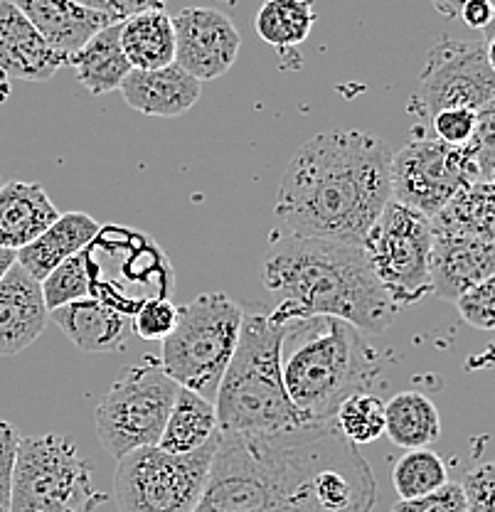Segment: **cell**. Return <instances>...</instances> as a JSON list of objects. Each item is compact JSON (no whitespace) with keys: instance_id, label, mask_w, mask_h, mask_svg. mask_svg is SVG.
Returning <instances> with one entry per match:
<instances>
[{"instance_id":"obj_23","label":"cell","mask_w":495,"mask_h":512,"mask_svg":"<svg viewBox=\"0 0 495 512\" xmlns=\"http://www.w3.org/2000/svg\"><path fill=\"white\" fill-rule=\"evenodd\" d=\"M119 42L131 69H161L175 62L173 18L163 8L126 15L121 20Z\"/></svg>"},{"instance_id":"obj_27","label":"cell","mask_w":495,"mask_h":512,"mask_svg":"<svg viewBox=\"0 0 495 512\" xmlns=\"http://www.w3.org/2000/svg\"><path fill=\"white\" fill-rule=\"evenodd\" d=\"M316 23L313 0H264L254 18V30L279 52L296 50L308 40Z\"/></svg>"},{"instance_id":"obj_9","label":"cell","mask_w":495,"mask_h":512,"mask_svg":"<svg viewBox=\"0 0 495 512\" xmlns=\"http://www.w3.org/2000/svg\"><path fill=\"white\" fill-rule=\"evenodd\" d=\"M220 436V434H217ZM217 436L190 453L143 446L116 463L114 495L121 512H195L205 493Z\"/></svg>"},{"instance_id":"obj_2","label":"cell","mask_w":495,"mask_h":512,"mask_svg":"<svg viewBox=\"0 0 495 512\" xmlns=\"http://www.w3.org/2000/svg\"><path fill=\"white\" fill-rule=\"evenodd\" d=\"M392 148L372 133L333 128L308 138L276 192L274 237L355 244L392 200Z\"/></svg>"},{"instance_id":"obj_10","label":"cell","mask_w":495,"mask_h":512,"mask_svg":"<svg viewBox=\"0 0 495 512\" xmlns=\"http://www.w3.org/2000/svg\"><path fill=\"white\" fill-rule=\"evenodd\" d=\"M175 392L178 384L165 375L158 357L148 355L129 367L111 384L94 414L97 436L106 453L119 461L136 448L158 446Z\"/></svg>"},{"instance_id":"obj_12","label":"cell","mask_w":495,"mask_h":512,"mask_svg":"<svg viewBox=\"0 0 495 512\" xmlns=\"http://www.w3.org/2000/svg\"><path fill=\"white\" fill-rule=\"evenodd\" d=\"M495 72L488 42L444 37L429 50L412 106L431 119L441 109L483 111L493 106Z\"/></svg>"},{"instance_id":"obj_42","label":"cell","mask_w":495,"mask_h":512,"mask_svg":"<svg viewBox=\"0 0 495 512\" xmlns=\"http://www.w3.org/2000/svg\"><path fill=\"white\" fill-rule=\"evenodd\" d=\"M0 185H3V175H0Z\"/></svg>"},{"instance_id":"obj_5","label":"cell","mask_w":495,"mask_h":512,"mask_svg":"<svg viewBox=\"0 0 495 512\" xmlns=\"http://www.w3.org/2000/svg\"><path fill=\"white\" fill-rule=\"evenodd\" d=\"M281 335L284 323L269 308H244L237 348L212 399L220 431L271 434L306 424L281 380Z\"/></svg>"},{"instance_id":"obj_16","label":"cell","mask_w":495,"mask_h":512,"mask_svg":"<svg viewBox=\"0 0 495 512\" xmlns=\"http://www.w3.org/2000/svg\"><path fill=\"white\" fill-rule=\"evenodd\" d=\"M10 3L35 25L47 45L65 62L101 28L119 20L77 0H10Z\"/></svg>"},{"instance_id":"obj_33","label":"cell","mask_w":495,"mask_h":512,"mask_svg":"<svg viewBox=\"0 0 495 512\" xmlns=\"http://www.w3.org/2000/svg\"><path fill=\"white\" fill-rule=\"evenodd\" d=\"M436 141L446 146H466L478 128V111L473 109H441L431 116Z\"/></svg>"},{"instance_id":"obj_34","label":"cell","mask_w":495,"mask_h":512,"mask_svg":"<svg viewBox=\"0 0 495 512\" xmlns=\"http://www.w3.org/2000/svg\"><path fill=\"white\" fill-rule=\"evenodd\" d=\"M466 512H495V468L493 463H481L471 468L461 483Z\"/></svg>"},{"instance_id":"obj_37","label":"cell","mask_w":495,"mask_h":512,"mask_svg":"<svg viewBox=\"0 0 495 512\" xmlns=\"http://www.w3.org/2000/svg\"><path fill=\"white\" fill-rule=\"evenodd\" d=\"M493 0H468L461 8L459 20L466 23L471 30H486V42L491 45V28H493Z\"/></svg>"},{"instance_id":"obj_35","label":"cell","mask_w":495,"mask_h":512,"mask_svg":"<svg viewBox=\"0 0 495 512\" xmlns=\"http://www.w3.org/2000/svg\"><path fill=\"white\" fill-rule=\"evenodd\" d=\"M392 512H466V498L459 483H446L422 498L399 500Z\"/></svg>"},{"instance_id":"obj_25","label":"cell","mask_w":495,"mask_h":512,"mask_svg":"<svg viewBox=\"0 0 495 512\" xmlns=\"http://www.w3.org/2000/svg\"><path fill=\"white\" fill-rule=\"evenodd\" d=\"M385 434L399 448H427L441 436L436 404L422 392H399L385 404Z\"/></svg>"},{"instance_id":"obj_32","label":"cell","mask_w":495,"mask_h":512,"mask_svg":"<svg viewBox=\"0 0 495 512\" xmlns=\"http://www.w3.org/2000/svg\"><path fill=\"white\" fill-rule=\"evenodd\" d=\"M493 298H495V276L481 281V284L466 288L461 296H456L454 306L459 308L461 318L466 320L471 328L483 330V333H491L495 328Z\"/></svg>"},{"instance_id":"obj_3","label":"cell","mask_w":495,"mask_h":512,"mask_svg":"<svg viewBox=\"0 0 495 512\" xmlns=\"http://www.w3.org/2000/svg\"><path fill=\"white\" fill-rule=\"evenodd\" d=\"M262 284L279 301L274 318L333 316L370 335L397 320L399 306L377 281L363 247L328 239L274 237L264 254Z\"/></svg>"},{"instance_id":"obj_15","label":"cell","mask_w":495,"mask_h":512,"mask_svg":"<svg viewBox=\"0 0 495 512\" xmlns=\"http://www.w3.org/2000/svg\"><path fill=\"white\" fill-rule=\"evenodd\" d=\"M50 320L40 281L15 261L0 279V357L28 350Z\"/></svg>"},{"instance_id":"obj_18","label":"cell","mask_w":495,"mask_h":512,"mask_svg":"<svg viewBox=\"0 0 495 512\" xmlns=\"http://www.w3.org/2000/svg\"><path fill=\"white\" fill-rule=\"evenodd\" d=\"M65 60L10 0H0V74L23 82H47Z\"/></svg>"},{"instance_id":"obj_22","label":"cell","mask_w":495,"mask_h":512,"mask_svg":"<svg viewBox=\"0 0 495 512\" xmlns=\"http://www.w3.org/2000/svg\"><path fill=\"white\" fill-rule=\"evenodd\" d=\"M119 28L121 20H114L69 57L67 64L74 69V77L89 94L101 96L116 92L131 72V64L121 50Z\"/></svg>"},{"instance_id":"obj_21","label":"cell","mask_w":495,"mask_h":512,"mask_svg":"<svg viewBox=\"0 0 495 512\" xmlns=\"http://www.w3.org/2000/svg\"><path fill=\"white\" fill-rule=\"evenodd\" d=\"M101 224L89 217L87 212H67L60 215L40 237L33 239L28 247L15 252V261L37 281L45 279L55 266L82 252L89 242L99 234Z\"/></svg>"},{"instance_id":"obj_41","label":"cell","mask_w":495,"mask_h":512,"mask_svg":"<svg viewBox=\"0 0 495 512\" xmlns=\"http://www.w3.org/2000/svg\"><path fill=\"white\" fill-rule=\"evenodd\" d=\"M13 264H15V252L0 247V279H3L5 271H8Z\"/></svg>"},{"instance_id":"obj_39","label":"cell","mask_w":495,"mask_h":512,"mask_svg":"<svg viewBox=\"0 0 495 512\" xmlns=\"http://www.w3.org/2000/svg\"><path fill=\"white\" fill-rule=\"evenodd\" d=\"M429 3L434 5V8L439 10V13L444 15V18L459 20L461 8L468 3V0H429Z\"/></svg>"},{"instance_id":"obj_29","label":"cell","mask_w":495,"mask_h":512,"mask_svg":"<svg viewBox=\"0 0 495 512\" xmlns=\"http://www.w3.org/2000/svg\"><path fill=\"white\" fill-rule=\"evenodd\" d=\"M333 421L350 444H375L385 436V402L372 392L350 394L335 409Z\"/></svg>"},{"instance_id":"obj_11","label":"cell","mask_w":495,"mask_h":512,"mask_svg":"<svg viewBox=\"0 0 495 512\" xmlns=\"http://www.w3.org/2000/svg\"><path fill=\"white\" fill-rule=\"evenodd\" d=\"M431 222L422 212L390 200L363 239V252L387 296L414 306L431 293Z\"/></svg>"},{"instance_id":"obj_8","label":"cell","mask_w":495,"mask_h":512,"mask_svg":"<svg viewBox=\"0 0 495 512\" xmlns=\"http://www.w3.org/2000/svg\"><path fill=\"white\" fill-rule=\"evenodd\" d=\"M104 503L92 466L67 436H20L10 512H94Z\"/></svg>"},{"instance_id":"obj_36","label":"cell","mask_w":495,"mask_h":512,"mask_svg":"<svg viewBox=\"0 0 495 512\" xmlns=\"http://www.w3.org/2000/svg\"><path fill=\"white\" fill-rule=\"evenodd\" d=\"M18 441V429L8 424V421H0V512H10V488H13V466Z\"/></svg>"},{"instance_id":"obj_6","label":"cell","mask_w":495,"mask_h":512,"mask_svg":"<svg viewBox=\"0 0 495 512\" xmlns=\"http://www.w3.org/2000/svg\"><path fill=\"white\" fill-rule=\"evenodd\" d=\"M495 109L478 111L476 136L466 146L436 138H414L392 158V200L434 217L451 197L471 183H493Z\"/></svg>"},{"instance_id":"obj_14","label":"cell","mask_w":495,"mask_h":512,"mask_svg":"<svg viewBox=\"0 0 495 512\" xmlns=\"http://www.w3.org/2000/svg\"><path fill=\"white\" fill-rule=\"evenodd\" d=\"M431 293L454 303L466 288L495 276V239L431 232Z\"/></svg>"},{"instance_id":"obj_24","label":"cell","mask_w":495,"mask_h":512,"mask_svg":"<svg viewBox=\"0 0 495 512\" xmlns=\"http://www.w3.org/2000/svg\"><path fill=\"white\" fill-rule=\"evenodd\" d=\"M217 434L220 424L212 399L200 397L193 389L178 387L158 446L168 453H190L198 451Z\"/></svg>"},{"instance_id":"obj_40","label":"cell","mask_w":495,"mask_h":512,"mask_svg":"<svg viewBox=\"0 0 495 512\" xmlns=\"http://www.w3.org/2000/svg\"><path fill=\"white\" fill-rule=\"evenodd\" d=\"M77 3H82V5H89V8L104 10V13H109V15H114V18L124 20V18H121L119 0H77Z\"/></svg>"},{"instance_id":"obj_30","label":"cell","mask_w":495,"mask_h":512,"mask_svg":"<svg viewBox=\"0 0 495 512\" xmlns=\"http://www.w3.org/2000/svg\"><path fill=\"white\" fill-rule=\"evenodd\" d=\"M42 296H45L47 308H60L65 303L79 301V298L89 296V269L84 252H77L69 259L62 261L60 266L50 271L45 279L40 281Z\"/></svg>"},{"instance_id":"obj_26","label":"cell","mask_w":495,"mask_h":512,"mask_svg":"<svg viewBox=\"0 0 495 512\" xmlns=\"http://www.w3.org/2000/svg\"><path fill=\"white\" fill-rule=\"evenodd\" d=\"M429 222L431 232L495 239L493 183L481 180L461 188Z\"/></svg>"},{"instance_id":"obj_17","label":"cell","mask_w":495,"mask_h":512,"mask_svg":"<svg viewBox=\"0 0 495 512\" xmlns=\"http://www.w3.org/2000/svg\"><path fill=\"white\" fill-rule=\"evenodd\" d=\"M119 89L133 111L153 119L188 114L202 96V82L175 62L161 69H131Z\"/></svg>"},{"instance_id":"obj_19","label":"cell","mask_w":495,"mask_h":512,"mask_svg":"<svg viewBox=\"0 0 495 512\" xmlns=\"http://www.w3.org/2000/svg\"><path fill=\"white\" fill-rule=\"evenodd\" d=\"M50 318L79 350L99 355L121 350L133 333L131 316L92 296L52 308Z\"/></svg>"},{"instance_id":"obj_38","label":"cell","mask_w":495,"mask_h":512,"mask_svg":"<svg viewBox=\"0 0 495 512\" xmlns=\"http://www.w3.org/2000/svg\"><path fill=\"white\" fill-rule=\"evenodd\" d=\"M165 0H119V10L121 18L126 15L138 13V10H151V8H163Z\"/></svg>"},{"instance_id":"obj_28","label":"cell","mask_w":495,"mask_h":512,"mask_svg":"<svg viewBox=\"0 0 495 512\" xmlns=\"http://www.w3.org/2000/svg\"><path fill=\"white\" fill-rule=\"evenodd\" d=\"M449 483V471L439 453L429 448H412L392 468V485L399 500L422 498Z\"/></svg>"},{"instance_id":"obj_13","label":"cell","mask_w":495,"mask_h":512,"mask_svg":"<svg viewBox=\"0 0 495 512\" xmlns=\"http://www.w3.org/2000/svg\"><path fill=\"white\" fill-rule=\"evenodd\" d=\"M175 64L198 82L220 79L237 62L242 35L215 8H185L173 18Z\"/></svg>"},{"instance_id":"obj_4","label":"cell","mask_w":495,"mask_h":512,"mask_svg":"<svg viewBox=\"0 0 495 512\" xmlns=\"http://www.w3.org/2000/svg\"><path fill=\"white\" fill-rule=\"evenodd\" d=\"M380 377L363 330L333 316L291 318L281 335V380L306 424L333 421L340 402L370 392Z\"/></svg>"},{"instance_id":"obj_1","label":"cell","mask_w":495,"mask_h":512,"mask_svg":"<svg viewBox=\"0 0 495 512\" xmlns=\"http://www.w3.org/2000/svg\"><path fill=\"white\" fill-rule=\"evenodd\" d=\"M377 480L335 421L217 436L195 512H372Z\"/></svg>"},{"instance_id":"obj_20","label":"cell","mask_w":495,"mask_h":512,"mask_svg":"<svg viewBox=\"0 0 495 512\" xmlns=\"http://www.w3.org/2000/svg\"><path fill=\"white\" fill-rule=\"evenodd\" d=\"M60 217L50 195L37 183L10 180L0 185V247L18 252Z\"/></svg>"},{"instance_id":"obj_31","label":"cell","mask_w":495,"mask_h":512,"mask_svg":"<svg viewBox=\"0 0 495 512\" xmlns=\"http://www.w3.org/2000/svg\"><path fill=\"white\" fill-rule=\"evenodd\" d=\"M178 323V306L170 298H151L131 316V328L143 340H165Z\"/></svg>"},{"instance_id":"obj_7","label":"cell","mask_w":495,"mask_h":512,"mask_svg":"<svg viewBox=\"0 0 495 512\" xmlns=\"http://www.w3.org/2000/svg\"><path fill=\"white\" fill-rule=\"evenodd\" d=\"M244 308L227 293H202L178 308V323L163 340L161 365L178 387L215 399L237 348Z\"/></svg>"}]
</instances>
